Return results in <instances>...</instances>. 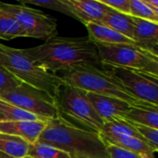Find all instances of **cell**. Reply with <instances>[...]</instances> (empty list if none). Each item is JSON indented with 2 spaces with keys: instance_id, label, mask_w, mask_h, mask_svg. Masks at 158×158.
Listing matches in <instances>:
<instances>
[{
  "instance_id": "6da1fadb",
  "label": "cell",
  "mask_w": 158,
  "mask_h": 158,
  "mask_svg": "<svg viewBox=\"0 0 158 158\" xmlns=\"http://www.w3.org/2000/svg\"><path fill=\"white\" fill-rule=\"evenodd\" d=\"M38 66L56 74L73 65H102L96 45L88 37L53 36L44 44L22 49Z\"/></svg>"
},
{
  "instance_id": "7a4b0ae2",
  "label": "cell",
  "mask_w": 158,
  "mask_h": 158,
  "mask_svg": "<svg viewBox=\"0 0 158 158\" xmlns=\"http://www.w3.org/2000/svg\"><path fill=\"white\" fill-rule=\"evenodd\" d=\"M37 142L55 146L70 158H109L99 134L80 128L60 115L47 121Z\"/></svg>"
},
{
  "instance_id": "3957f363",
  "label": "cell",
  "mask_w": 158,
  "mask_h": 158,
  "mask_svg": "<svg viewBox=\"0 0 158 158\" xmlns=\"http://www.w3.org/2000/svg\"><path fill=\"white\" fill-rule=\"evenodd\" d=\"M64 84L80 88L86 92L117 98L136 107H155L158 106L139 100L132 95L129 89L115 75L108 66L95 65L92 63H80L73 65L64 71L59 75Z\"/></svg>"
},
{
  "instance_id": "277c9868",
  "label": "cell",
  "mask_w": 158,
  "mask_h": 158,
  "mask_svg": "<svg viewBox=\"0 0 158 158\" xmlns=\"http://www.w3.org/2000/svg\"><path fill=\"white\" fill-rule=\"evenodd\" d=\"M0 66L7 70L20 82L47 93L56 100L64 84L57 74L48 72L36 65L22 49L0 43Z\"/></svg>"
},
{
  "instance_id": "5b68a950",
  "label": "cell",
  "mask_w": 158,
  "mask_h": 158,
  "mask_svg": "<svg viewBox=\"0 0 158 158\" xmlns=\"http://www.w3.org/2000/svg\"><path fill=\"white\" fill-rule=\"evenodd\" d=\"M60 115L74 125L99 134L104 121L86 97V92L63 84L56 98Z\"/></svg>"
},
{
  "instance_id": "8992f818",
  "label": "cell",
  "mask_w": 158,
  "mask_h": 158,
  "mask_svg": "<svg viewBox=\"0 0 158 158\" xmlns=\"http://www.w3.org/2000/svg\"><path fill=\"white\" fill-rule=\"evenodd\" d=\"M95 45L103 65L144 72L158 76L157 55L135 45Z\"/></svg>"
},
{
  "instance_id": "52a82bcc",
  "label": "cell",
  "mask_w": 158,
  "mask_h": 158,
  "mask_svg": "<svg viewBox=\"0 0 158 158\" xmlns=\"http://www.w3.org/2000/svg\"><path fill=\"white\" fill-rule=\"evenodd\" d=\"M0 98L45 120L60 115L55 99L47 93L24 83L1 92Z\"/></svg>"
},
{
  "instance_id": "ba28073f",
  "label": "cell",
  "mask_w": 158,
  "mask_h": 158,
  "mask_svg": "<svg viewBox=\"0 0 158 158\" xmlns=\"http://www.w3.org/2000/svg\"><path fill=\"white\" fill-rule=\"evenodd\" d=\"M0 7L17 20L24 32L25 37L46 41L57 35L56 20L48 14L23 5L0 2Z\"/></svg>"
},
{
  "instance_id": "9c48e42d",
  "label": "cell",
  "mask_w": 158,
  "mask_h": 158,
  "mask_svg": "<svg viewBox=\"0 0 158 158\" xmlns=\"http://www.w3.org/2000/svg\"><path fill=\"white\" fill-rule=\"evenodd\" d=\"M129 91L141 101L158 106V76L144 72L109 67Z\"/></svg>"
},
{
  "instance_id": "30bf717a",
  "label": "cell",
  "mask_w": 158,
  "mask_h": 158,
  "mask_svg": "<svg viewBox=\"0 0 158 158\" xmlns=\"http://www.w3.org/2000/svg\"><path fill=\"white\" fill-rule=\"evenodd\" d=\"M86 97L104 123L115 118L124 117L131 107L129 103L122 100L93 92H86Z\"/></svg>"
},
{
  "instance_id": "8fae6325",
  "label": "cell",
  "mask_w": 158,
  "mask_h": 158,
  "mask_svg": "<svg viewBox=\"0 0 158 158\" xmlns=\"http://www.w3.org/2000/svg\"><path fill=\"white\" fill-rule=\"evenodd\" d=\"M48 120L37 121H12L0 122V132L11 134L25 140L29 144L36 142L44 129L47 125Z\"/></svg>"
},
{
  "instance_id": "7c38bea8",
  "label": "cell",
  "mask_w": 158,
  "mask_h": 158,
  "mask_svg": "<svg viewBox=\"0 0 158 158\" xmlns=\"http://www.w3.org/2000/svg\"><path fill=\"white\" fill-rule=\"evenodd\" d=\"M133 41L138 47L158 56V23L134 18Z\"/></svg>"
},
{
  "instance_id": "4fadbf2b",
  "label": "cell",
  "mask_w": 158,
  "mask_h": 158,
  "mask_svg": "<svg viewBox=\"0 0 158 158\" xmlns=\"http://www.w3.org/2000/svg\"><path fill=\"white\" fill-rule=\"evenodd\" d=\"M69 5L76 12L81 23H100L103 18L113 10L98 0H67Z\"/></svg>"
},
{
  "instance_id": "5bb4252c",
  "label": "cell",
  "mask_w": 158,
  "mask_h": 158,
  "mask_svg": "<svg viewBox=\"0 0 158 158\" xmlns=\"http://www.w3.org/2000/svg\"><path fill=\"white\" fill-rule=\"evenodd\" d=\"M100 138L106 145H116L126 150L134 152L146 158H155L158 149L154 148L147 142L131 136H110L106 134H99Z\"/></svg>"
},
{
  "instance_id": "9a60e30c",
  "label": "cell",
  "mask_w": 158,
  "mask_h": 158,
  "mask_svg": "<svg viewBox=\"0 0 158 158\" xmlns=\"http://www.w3.org/2000/svg\"><path fill=\"white\" fill-rule=\"evenodd\" d=\"M84 25L88 31V37L94 44H106V45L127 44V45L137 46V44L133 40L124 36L123 34L101 23L89 21L86 22Z\"/></svg>"
},
{
  "instance_id": "2e32d148",
  "label": "cell",
  "mask_w": 158,
  "mask_h": 158,
  "mask_svg": "<svg viewBox=\"0 0 158 158\" xmlns=\"http://www.w3.org/2000/svg\"><path fill=\"white\" fill-rule=\"evenodd\" d=\"M100 23L133 40L134 20L130 14L122 13L113 9L103 18Z\"/></svg>"
},
{
  "instance_id": "e0dca14e",
  "label": "cell",
  "mask_w": 158,
  "mask_h": 158,
  "mask_svg": "<svg viewBox=\"0 0 158 158\" xmlns=\"http://www.w3.org/2000/svg\"><path fill=\"white\" fill-rule=\"evenodd\" d=\"M29 142L25 140L0 132V157L22 158L27 156Z\"/></svg>"
},
{
  "instance_id": "ac0fdd59",
  "label": "cell",
  "mask_w": 158,
  "mask_h": 158,
  "mask_svg": "<svg viewBox=\"0 0 158 158\" xmlns=\"http://www.w3.org/2000/svg\"><path fill=\"white\" fill-rule=\"evenodd\" d=\"M122 118L133 124L147 126L158 129V108L131 106Z\"/></svg>"
},
{
  "instance_id": "d6986e66",
  "label": "cell",
  "mask_w": 158,
  "mask_h": 158,
  "mask_svg": "<svg viewBox=\"0 0 158 158\" xmlns=\"http://www.w3.org/2000/svg\"><path fill=\"white\" fill-rule=\"evenodd\" d=\"M37 121L45 120L33 114L24 111L16 105L6 102L0 98V122H12V121Z\"/></svg>"
},
{
  "instance_id": "ffe728a7",
  "label": "cell",
  "mask_w": 158,
  "mask_h": 158,
  "mask_svg": "<svg viewBox=\"0 0 158 158\" xmlns=\"http://www.w3.org/2000/svg\"><path fill=\"white\" fill-rule=\"evenodd\" d=\"M99 134H106L110 136H131L143 140L135 129V128L128 120L122 117L105 122Z\"/></svg>"
},
{
  "instance_id": "44dd1931",
  "label": "cell",
  "mask_w": 158,
  "mask_h": 158,
  "mask_svg": "<svg viewBox=\"0 0 158 158\" xmlns=\"http://www.w3.org/2000/svg\"><path fill=\"white\" fill-rule=\"evenodd\" d=\"M25 37V34L17 20L0 7V39L12 40Z\"/></svg>"
},
{
  "instance_id": "7402d4cb",
  "label": "cell",
  "mask_w": 158,
  "mask_h": 158,
  "mask_svg": "<svg viewBox=\"0 0 158 158\" xmlns=\"http://www.w3.org/2000/svg\"><path fill=\"white\" fill-rule=\"evenodd\" d=\"M27 156L32 158H70L66 152L40 142L29 144Z\"/></svg>"
},
{
  "instance_id": "603a6c76",
  "label": "cell",
  "mask_w": 158,
  "mask_h": 158,
  "mask_svg": "<svg viewBox=\"0 0 158 158\" xmlns=\"http://www.w3.org/2000/svg\"><path fill=\"white\" fill-rule=\"evenodd\" d=\"M18 1L22 4H32L46 8L54 9L80 21L78 15L69 5L67 0H18Z\"/></svg>"
},
{
  "instance_id": "cb8c5ba5",
  "label": "cell",
  "mask_w": 158,
  "mask_h": 158,
  "mask_svg": "<svg viewBox=\"0 0 158 158\" xmlns=\"http://www.w3.org/2000/svg\"><path fill=\"white\" fill-rule=\"evenodd\" d=\"M134 18L147 20L158 23V12L154 11L150 7L140 0H130V13Z\"/></svg>"
},
{
  "instance_id": "d4e9b609",
  "label": "cell",
  "mask_w": 158,
  "mask_h": 158,
  "mask_svg": "<svg viewBox=\"0 0 158 158\" xmlns=\"http://www.w3.org/2000/svg\"><path fill=\"white\" fill-rule=\"evenodd\" d=\"M130 122V121H129ZM135 129L138 131V133L141 135V137L147 142L149 144H151L154 148L158 149V129H153L147 126H143V125H137L130 122Z\"/></svg>"
},
{
  "instance_id": "484cf974",
  "label": "cell",
  "mask_w": 158,
  "mask_h": 158,
  "mask_svg": "<svg viewBox=\"0 0 158 158\" xmlns=\"http://www.w3.org/2000/svg\"><path fill=\"white\" fill-rule=\"evenodd\" d=\"M20 82L18 78H16L12 74H10L7 70L0 66V93L17 87Z\"/></svg>"
},
{
  "instance_id": "4316f807",
  "label": "cell",
  "mask_w": 158,
  "mask_h": 158,
  "mask_svg": "<svg viewBox=\"0 0 158 158\" xmlns=\"http://www.w3.org/2000/svg\"><path fill=\"white\" fill-rule=\"evenodd\" d=\"M106 150H107L109 158H146L134 152L126 150L124 148H121L116 145L107 144Z\"/></svg>"
},
{
  "instance_id": "83f0119b",
  "label": "cell",
  "mask_w": 158,
  "mask_h": 158,
  "mask_svg": "<svg viewBox=\"0 0 158 158\" xmlns=\"http://www.w3.org/2000/svg\"><path fill=\"white\" fill-rule=\"evenodd\" d=\"M98 1L113 8L114 10L126 14L130 13V0H98Z\"/></svg>"
},
{
  "instance_id": "f1b7e54d",
  "label": "cell",
  "mask_w": 158,
  "mask_h": 158,
  "mask_svg": "<svg viewBox=\"0 0 158 158\" xmlns=\"http://www.w3.org/2000/svg\"><path fill=\"white\" fill-rule=\"evenodd\" d=\"M148 7H150L154 11L158 12V0H140Z\"/></svg>"
},
{
  "instance_id": "f546056e",
  "label": "cell",
  "mask_w": 158,
  "mask_h": 158,
  "mask_svg": "<svg viewBox=\"0 0 158 158\" xmlns=\"http://www.w3.org/2000/svg\"><path fill=\"white\" fill-rule=\"evenodd\" d=\"M22 158H32V157H31V156H24V157H22Z\"/></svg>"
},
{
  "instance_id": "4dcf8cb0",
  "label": "cell",
  "mask_w": 158,
  "mask_h": 158,
  "mask_svg": "<svg viewBox=\"0 0 158 158\" xmlns=\"http://www.w3.org/2000/svg\"><path fill=\"white\" fill-rule=\"evenodd\" d=\"M0 158H2V157H0Z\"/></svg>"
},
{
  "instance_id": "1f68e13d",
  "label": "cell",
  "mask_w": 158,
  "mask_h": 158,
  "mask_svg": "<svg viewBox=\"0 0 158 158\" xmlns=\"http://www.w3.org/2000/svg\"><path fill=\"white\" fill-rule=\"evenodd\" d=\"M17 1H18V0H17Z\"/></svg>"
}]
</instances>
